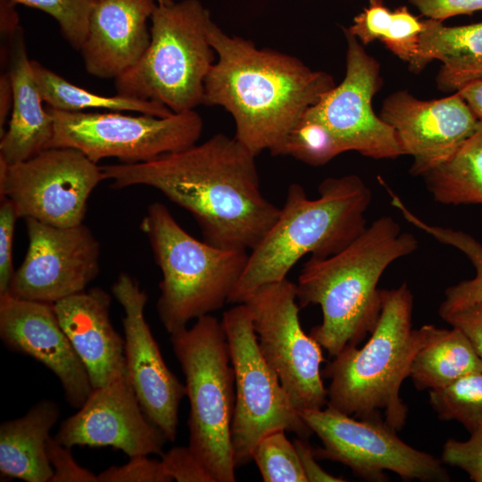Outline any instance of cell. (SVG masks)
Returning <instances> with one entry per match:
<instances>
[{
    "mask_svg": "<svg viewBox=\"0 0 482 482\" xmlns=\"http://www.w3.org/2000/svg\"><path fill=\"white\" fill-rule=\"evenodd\" d=\"M60 413L54 401L44 399L23 416L1 423L2 476L26 482H50L53 469L46 454V442Z\"/></svg>",
    "mask_w": 482,
    "mask_h": 482,
    "instance_id": "cell-24",
    "label": "cell"
},
{
    "mask_svg": "<svg viewBox=\"0 0 482 482\" xmlns=\"http://www.w3.org/2000/svg\"><path fill=\"white\" fill-rule=\"evenodd\" d=\"M391 204L409 223L421 229L445 245L463 253L475 268L474 278L449 287L439 307V315L460 309L482 304V244L470 234L450 228L427 223L411 211L386 187Z\"/></svg>",
    "mask_w": 482,
    "mask_h": 482,
    "instance_id": "cell-28",
    "label": "cell"
},
{
    "mask_svg": "<svg viewBox=\"0 0 482 482\" xmlns=\"http://www.w3.org/2000/svg\"><path fill=\"white\" fill-rule=\"evenodd\" d=\"M344 33L345 78L306 112L328 127L344 152L356 151L375 160L404 155L394 129L372 108V98L382 85L379 63L354 36L345 29Z\"/></svg>",
    "mask_w": 482,
    "mask_h": 482,
    "instance_id": "cell-15",
    "label": "cell"
},
{
    "mask_svg": "<svg viewBox=\"0 0 482 482\" xmlns=\"http://www.w3.org/2000/svg\"><path fill=\"white\" fill-rule=\"evenodd\" d=\"M15 3L11 0H0V29L1 38L4 40V51L1 52V59L6 61L8 55V46L15 36L19 26V16L15 10ZM2 60V61H3Z\"/></svg>",
    "mask_w": 482,
    "mask_h": 482,
    "instance_id": "cell-43",
    "label": "cell"
},
{
    "mask_svg": "<svg viewBox=\"0 0 482 482\" xmlns=\"http://www.w3.org/2000/svg\"><path fill=\"white\" fill-rule=\"evenodd\" d=\"M208 35L217 60L204 80V104L231 114L235 137L253 155L270 151L278 156L305 112L336 86L333 77L297 57L230 36L213 21Z\"/></svg>",
    "mask_w": 482,
    "mask_h": 482,
    "instance_id": "cell-2",
    "label": "cell"
},
{
    "mask_svg": "<svg viewBox=\"0 0 482 482\" xmlns=\"http://www.w3.org/2000/svg\"><path fill=\"white\" fill-rule=\"evenodd\" d=\"M379 117L412 157L411 175L421 177L450 159L482 123L458 92L423 101L400 90L386 98Z\"/></svg>",
    "mask_w": 482,
    "mask_h": 482,
    "instance_id": "cell-17",
    "label": "cell"
},
{
    "mask_svg": "<svg viewBox=\"0 0 482 482\" xmlns=\"http://www.w3.org/2000/svg\"><path fill=\"white\" fill-rule=\"evenodd\" d=\"M418 52L410 70L420 72L432 60L442 62L436 77L438 88L459 91L482 79V22L446 27L442 21H422Z\"/></svg>",
    "mask_w": 482,
    "mask_h": 482,
    "instance_id": "cell-23",
    "label": "cell"
},
{
    "mask_svg": "<svg viewBox=\"0 0 482 482\" xmlns=\"http://www.w3.org/2000/svg\"><path fill=\"white\" fill-rule=\"evenodd\" d=\"M423 178L439 204H482V123L450 159Z\"/></svg>",
    "mask_w": 482,
    "mask_h": 482,
    "instance_id": "cell-26",
    "label": "cell"
},
{
    "mask_svg": "<svg viewBox=\"0 0 482 482\" xmlns=\"http://www.w3.org/2000/svg\"><path fill=\"white\" fill-rule=\"evenodd\" d=\"M318 190L319 196L310 199L301 185H289L277 220L249 252L229 303H243L262 286L287 278L306 254L322 258L340 252L365 229L372 195L359 176L327 178Z\"/></svg>",
    "mask_w": 482,
    "mask_h": 482,
    "instance_id": "cell-4",
    "label": "cell"
},
{
    "mask_svg": "<svg viewBox=\"0 0 482 482\" xmlns=\"http://www.w3.org/2000/svg\"><path fill=\"white\" fill-rule=\"evenodd\" d=\"M418 248L417 238L389 216L375 220L340 252L311 258L296 285L300 308L319 304L322 321L310 336L332 358L357 346L375 328L381 311L378 281L386 268Z\"/></svg>",
    "mask_w": 482,
    "mask_h": 482,
    "instance_id": "cell-3",
    "label": "cell"
},
{
    "mask_svg": "<svg viewBox=\"0 0 482 482\" xmlns=\"http://www.w3.org/2000/svg\"><path fill=\"white\" fill-rule=\"evenodd\" d=\"M429 403L442 420H456L470 434L482 428V372L465 375L429 390Z\"/></svg>",
    "mask_w": 482,
    "mask_h": 482,
    "instance_id": "cell-29",
    "label": "cell"
},
{
    "mask_svg": "<svg viewBox=\"0 0 482 482\" xmlns=\"http://www.w3.org/2000/svg\"><path fill=\"white\" fill-rule=\"evenodd\" d=\"M139 227L162 271L156 309L168 333L228 303L245 268L248 251L220 248L195 238L157 202L147 207Z\"/></svg>",
    "mask_w": 482,
    "mask_h": 482,
    "instance_id": "cell-6",
    "label": "cell"
},
{
    "mask_svg": "<svg viewBox=\"0 0 482 482\" xmlns=\"http://www.w3.org/2000/svg\"><path fill=\"white\" fill-rule=\"evenodd\" d=\"M299 413L323 444L312 449L317 459L340 462L370 481H386V470L405 481L451 480L441 460L411 447L382 423L356 419L329 406Z\"/></svg>",
    "mask_w": 482,
    "mask_h": 482,
    "instance_id": "cell-12",
    "label": "cell"
},
{
    "mask_svg": "<svg viewBox=\"0 0 482 482\" xmlns=\"http://www.w3.org/2000/svg\"><path fill=\"white\" fill-rule=\"evenodd\" d=\"M157 4H167L173 2V0H154Z\"/></svg>",
    "mask_w": 482,
    "mask_h": 482,
    "instance_id": "cell-46",
    "label": "cell"
},
{
    "mask_svg": "<svg viewBox=\"0 0 482 482\" xmlns=\"http://www.w3.org/2000/svg\"><path fill=\"white\" fill-rule=\"evenodd\" d=\"M162 462L171 481L214 482L188 446H175L162 454Z\"/></svg>",
    "mask_w": 482,
    "mask_h": 482,
    "instance_id": "cell-39",
    "label": "cell"
},
{
    "mask_svg": "<svg viewBox=\"0 0 482 482\" xmlns=\"http://www.w3.org/2000/svg\"><path fill=\"white\" fill-rule=\"evenodd\" d=\"M112 292L123 309L126 374L147 418L174 442L179 406L186 386L166 365L145 318L147 294L128 273H120Z\"/></svg>",
    "mask_w": 482,
    "mask_h": 482,
    "instance_id": "cell-16",
    "label": "cell"
},
{
    "mask_svg": "<svg viewBox=\"0 0 482 482\" xmlns=\"http://www.w3.org/2000/svg\"><path fill=\"white\" fill-rule=\"evenodd\" d=\"M381 296L380 314L369 340L361 348L345 347L322 374L330 380L327 406L398 431L408 415L400 388L426 341L427 328H412L413 296L406 283L382 289Z\"/></svg>",
    "mask_w": 482,
    "mask_h": 482,
    "instance_id": "cell-5",
    "label": "cell"
},
{
    "mask_svg": "<svg viewBox=\"0 0 482 482\" xmlns=\"http://www.w3.org/2000/svg\"><path fill=\"white\" fill-rule=\"evenodd\" d=\"M29 246L8 294L54 304L80 293L98 275L100 245L83 223L56 227L24 220Z\"/></svg>",
    "mask_w": 482,
    "mask_h": 482,
    "instance_id": "cell-14",
    "label": "cell"
},
{
    "mask_svg": "<svg viewBox=\"0 0 482 482\" xmlns=\"http://www.w3.org/2000/svg\"><path fill=\"white\" fill-rule=\"evenodd\" d=\"M424 16L443 21L459 14L482 11V0H409Z\"/></svg>",
    "mask_w": 482,
    "mask_h": 482,
    "instance_id": "cell-41",
    "label": "cell"
},
{
    "mask_svg": "<svg viewBox=\"0 0 482 482\" xmlns=\"http://www.w3.org/2000/svg\"><path fill=\"white\" fill-rule=\"evenodd\" d=\"M102 180L101 166L70 147L47 148L14 164L0 159V197L13 203L19 219L52 226L83 223L87 200Z\"/></svg>",
    "mask_w": 482,
    "mask_h": 482,
    "instance_id": "cell-13",
    "label": "cell"
},
{
    "mask_svg": "<svg viewBox=\"0 0 482 482\" xmlns=\"http://www.w3.org/2000/svg\"><path fill=\"white\" fill-rule=\"evenodd\" d=\"M31 66L41 97L53 109L72 112L91 109L132 111L157 117H167L174 113L165 105L154 101L117 94L112 96L94 94L71 83L34 60H31Z\"/></svg>",
    "mask_w": 482,
    "mask_h": 482,
    "instance_id": "cell-27",
    "label": "cell"
},
{
    "mask_svg": "<svg viewBox=\"0 0 482 482\" xmlns=\"http://www.w3.org/2000/svg\"><path fill=\"white\" fill-rule=\"evenodd\" d=\"M255 157L235 137L217 133L148 162L101 168L113 188L151 187L186 209L207 243L250 252L280 212L262 193Z\"/></svg>",
    "mask_w": 482,
    "mask_h": 482,
    "instance_id": "cell-1",
    "label": "cell"
},
{
    "mask_svg": "<svg viewBox=\"0 0 482 482\" xmlns=\"http://www.w3.org/2000/svg\"><path fill=\"white\" fill-rule=\"evenodd\" d=\"M19 219L13 203L1 197L0 204V295L8 294L15 270L12 247L15 222Z\"/></svg>",
    "mask_w": 482,
    "mask_h": 482,
    "instance_id": "cell-37",
    "label": "cell"
},
{
    "mask_svg": "<svg viewBox=\"0 0 482 482\" xmlns=\"http://www.w3.org/2000/svg\"><path fill=\"white\" fill-rule=\"evenodd\" d=\"M46 454L53 469L50 482H98L97 475L80 466L72 456L71 447L50 436Z\"/></svg>",
    "mask_w": 482,
    "mask_h": 482,
    "instance_id": "cell-38",
    "label": "cell"
},
{
    "mask_svg": "<svg viewBox=\"0 0 482 482\" xmlns=\"http://www.w3.org/2000/svg\"><path fill=\"white\" fill-rule=\"evenodd\" d=\"M37 8L53 17L66 41L79 51L88 29L91 12L97 0H11Z\"/></svg>",
    "mask_w": 482,
    "mask_h": 482,
    "instance_id": "cell-32",
    "label": "cell"
},
{
    "mask_svg": "<svg viewBox=\"0 0 482 482\" xmlns=\"http://www.w3.org/2000/svg\"><path fill=\"white\" fill-rule=\"evenodd\" d=\"M46 109L54 123L47 148H73L96 163L110 157L120 163L148 162L195 145L203 130L195 110L157 117Z\"/></svg>",
    "mask_w": 482,
    "mask_h": 482,
    "instance_id": "cell-10",
    "label": "cell"
},
{
    "mask_svg": "<svg viewBox=\"0 0 482 482\" xmlns=\"http://www.w3.org/2000/svg\"><path fill=\"white\" fill-rule=\"evenodd\" d=\"M147 456L130 457L126 464L109 467L97 475L98 482H170L162 461Z\"/></svg>",
    "mask_w": 482,
    "mask_h": 482,
    "instance_id": "cell-35",
    "label": "cell"
},
{
    "mask_svg": "<svg viewBox=\"0 0 482 482\" xmlns=\"http://www.w3.org/2000/svg\"><path fill=\"white\" fill-rule=\"evenodd\" d=\"M344 150L328 127L305 112L283 143L279 155H289L312 165L328 163Z\"/></svg>",
    "mask_w": 482,
    "mask_h": 482,
    "instance_id": "cell-30",
    "label": "cell"
},
{
    "mask_svg": "<svg viewBox=\"0 0 482 482\" xmlns=\"http://www.w3.org/2000/svg\"><path fill=\"white\" fill-rule=\"evenodd\" d=\"M301 465L307 482H343L346 481L341 477L333 476L325 471L316 461L312 448L308 445L307 439L295 438L294 440Z\"/></svg>",
    "mask_w": 482,
    "mask_h": 482,
    "instance_id": "cell-42",
    "label": "cell"
},
{
    "mask_svg": "<svg viewBox=\"0 0 482 482\" xmlns=\"http://www.w3.org/2000/svg\"><path fill=\"white\" fill-rule=\"evenodd\" d=\"M156 6L154 0H97L79 49L87 72L115 79L134 67L150 44Z\"/></svg>",
    "mask_w": 482,
    "mask_h": 482,
    "instance_id": "cell-20",
    "label": "cell"
},
{
    "mask_svg": "<svg viewBox=\"0 0 482 482\" xmlns=\"http://www.w3.org/2000/svg\"><path fill=\"white\" fill-rule=\"evenodd\" d=\"M440 317L452 327L459 328L469 339L477 355L482 362V309L470 306Z\"/></svg>",
    "mask_w": 482,
    "mask_h": 482,
    "instance_id": "cell-40",
    "label": "cell"
},
{
    "mask_svg": "<svg viewBox=\"0 0 482 482\" xmlns=\"http://www.w3.org/2000/svg\"><path fill=\"white\" fill-rule=\"evenodd\" d=\"M296 285L285 278L262 286L243 303L247 307L259 349L298 410L328 403L320 365V345L302 328Z\"/></svg>",
    "mask_w": 482,
    "mask_h": 482,
    "instance_id": "cell-11",
    "label": "cell"
},
{
    "mask_svg": "<svg viewBox=\"0 0 482 482\" xmlns=\"http://www.w3.org/2000/svg\"><path fill=\"white\" fill-rule=\"evenodd\" d=\"M425 343L416 353L410 378L419 390L437 389L474 372H482V362L467 337L457 328L426 325Z\"/></svg>",
    "mask_w": 482,
    "mask_h": 482,
    "instance_id": "cell-25",
    "label": "cell"
},
{
    "mask_svg": "<svg viewBox=\"0 0 482 482\" xmlns=\"http://www.w3.org/2000/svg\"><path fill=\"white\" fill-rule=\"evenodd\" d=\"M422 28L421 21L406 6H400L392 11L391 24L381 42L393 54L410 63L417 54Z\"/></svg>",
    "mask_w": 482,
    "mask_h": 482,
    "instance_id": "cell-33",
    "label": "cell"
},
{
    "mask_svg": "<svg viewBox=\"0 0 482 482\" xmlns=\"http://www.w3.org/2000/svg\"><path fill=\"white\" fill-rule=\"evenodd\" d=\"M12 84L6 71L0 76V137L4 135V125L12 107Z\"/></svg>",
    "mask_w": 482,
    "mask_h": 482,
    "instance_id": "cell-44",
    "label": "cell"
},
{
    "mask_svg": "<svg viewBox=\"0 0 482 482\" xmlns=\"http://www.w3.org/2000/svg\"><path fill=\"white\" fill-rule=\"evenodd\" d=\"M7 62L13 99L9 126L0 140V159L14 164L47 148L54 123L43 107L21 28L9 43Z\"/></svg>",
    "mask_w": 482,
    "mask_h": 482,
    "instance_id": "cell-22",
    "label": "cell"
},
{
    "mask_svg": "<svg viewBox=\"0 0 482 482\" xmlns=\"http://www.w3.org/2000/svg\"><path fill=\"white\" fill-rule=\"evenodd\" d=\"M0 338L9 350L29 355L50 370L71 407L83 405L93 388L54 304L0 295Z\"/></svg>",
    "mask_w": 482,
    "mask_h": 482,
    "instance_id": "cell-19",
    "label": "cell"
},
{
    "mask_svg": "<svg viewBox=\"0 0 482 482\" xmlns=\"http://www.w3.org/2000/svg\"><path fill=\"white\" fill-rule=\"evenodd\" d=\"M252 459L264 482H307L294 442L286 430L262 436L253 448Z\"/></svg>",
    "mask_w": 482,
    "mask_h": 482,
    "instance_id": "cell-31",
    "label": "cell"
},
{
    "mask_svg": "<svg viewBox=\"0 0 482 482\" xmlns=\"http://www.w3.org/2000/svg\"><path fill=\"white\" fill-rule=\"evenodd\" d=\"M457 92L466 101L478 119L482 121V79L467 84Z\"/></svg>",
    "mask_w": 482,
    "mask_h": 482,
    "instance_id": "cell-45",
    "label": "cell"
},
{
    "mask_svg": "<svg viewBox=\"0 0 482 482\" xmlns=\"http://www.w3.org/2000/svg\"><path fill=\"white\" fill-rule=\"evenodd\" d=\"M392 21V11L382 0H370L369 5L353 18V24L345 29L363 46L376 39L382 40Z\"/></svg>",
    "mask_w": 482,
    "mask_h": 482,
    "instance_id": "cell-36",
    "label": "cell"
},
{
    "mask_svg": "<svg viewBox=\"0 0 482 482\" xmlns=\"http://www.w3.org/2000/svg\"><path fill=\"white\" fill-rule=\"evenodd\" d=\"M54 437L71 448L112 446L129 458L162 455L169 441L144 412L126 373L93 389L78 411L61 423Z\"/></svg>",
    "mask_w": 482,
    "mask_h": 482,
    "instance_id": "cell-18",
    "label": "cell"
},
{
    "mask_svg": "<svg viewBox=\"0 0 482 482\" xmlns=\"http://www.w3.org/2000/svg\"><path fill=\"white\" fill-rule=\"evenodd\" d=\"M110 295L92 287L54 304L59 323L84 364L92 388L126 373L125 341L110 320Z\"/></svg>",
    "mask_w": 482,
    "mask_h": 482,
    "instance_id": "cell-21",
    "label": "cell"
},
{
    "mask_svg": "<svg viewBox=\"0 0 482 482\" xmlns=\"http://www.w3.org/2000/svg\"><path fill=\"white\" fill-rule=\"evenodd\" d=\"M212 21L199 0L157 4L150 44L138 62L114 79L116 94L154 101L173 112L204 104V80L216 62L208 35Z\"/></svg>",
    "mask_w": 482,
    "mask_h": 482,
    "instance_id": "cell-7",
    "label": "cell"
},
{
    "mask_svg": "<svg viewBox=\"0 0 482 482\" xmlns=\"http://www.w3.org/2000/svg\"><path fill=\"white\" fill-rule=\"evenodd\" d=\"M221 323L235 374L231 445L237 468L253 461L258 441L274 430L293 432L304 439L313 433L264 360L245 304L224 312Z\"/></svg>",
    "mask_w": 482,
    "mask_h": 482,
    "instance_id": "cell-9",
    "label": "cell"
},
{
    "mask_svg": "<svg viewBox=\"0 0 482 482\" xmlns=\"http://www.w3.org/2000/svg\"><path fill=\"white\" fill-rule=\"evenodd\" d=\"M478 306H480V307H481V309H482V304H480V305H478Z\"/></svg>",
    "mask_w": 482,
    "mask_h": 482,
    "instance_id": "cell-47",
    "label": "cell"
},
{
    "mask_svg": "<svg viewBox=\"0 0 482 482\" xmlns=\"http://www.w3.org/2000/svg\"><path fill=\"white\" fill-rule=\"evenodd\" d=\"M170 335L189 402L187 446L214 482H235V374L221 320L207 314Z\"/></svg>",
    "mask_w": 482,
    "mask_h": 482,
    "instance_id": "cell-8",
    "label": "cell"
},
{
    "mask_svg": "<svg viewBox=\"0 0 482 482\" xmlns=\"http://www.w3.org/2000/svg\"><path fill=\"white\" fill-rule=\"evenodd\" d=\"M443 463L463 470L475 482H482V428L464 441L448 439L442 450Z\"/></svg>",
    "mask_w": 482,
    "mask_h": 482,
    "instance_id": "cell-34",
    "label": "cell"
}]
</instances>
